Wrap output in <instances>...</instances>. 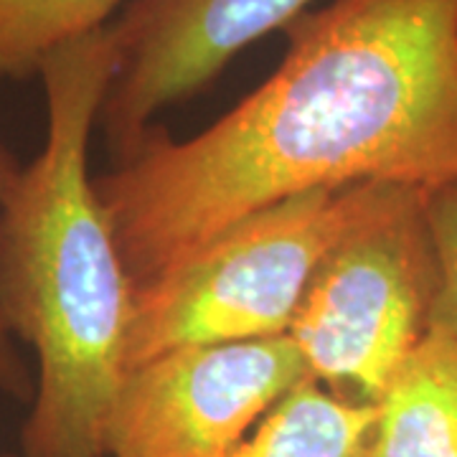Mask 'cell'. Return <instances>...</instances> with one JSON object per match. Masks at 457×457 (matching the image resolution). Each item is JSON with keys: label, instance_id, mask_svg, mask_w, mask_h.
Segmentation results:
<instances>
[{"label": "cell", "instance_id": "cell-3", "mask_svg": "<svg viewBox=\"0 0 457 457\" xmlns=\"http://www.w3.org/2000/svg\"><path fill=\"white\" fill-rule=\"evenodd\" d=\"M371 188L305 191L246 213L135 285L128 369L191 345L287 336L315 270Z\"/></svg>", "mask_w": 457, "mask_h": 457}, {"label": "cell", "instance_id": "cell-6", "mask_svg": "<svg viewBox=\"0 0 457 457\" xmlns=\"http://www.w3.org/2000/svg\"><path fill=\"white\" fill-rule=\"evenodd\" d=\"M312 0H132L110 23L120 69L99 120L117 158L153 117L194 97L246 46L285 31Z\"/></svg>", "mask_w": 457, "mask_h": 457}, {"label": "cell", "instance_id": "cell-9", "mask_svg": "<svg viewBox=\"0 0 457 457\" xmlns=\"http://www.w3.org/2000/svg\"><path fill=\"white\" fill-rule=\"evenodd\" d=\"M125 0H0V77L38 74L51 51L107 29Z\"/></svg>", "mask_w": 457, "mask_h": 457}, {"label": "cell", "instance_id": "cell-4", "mask_svg": "<svg viewBox=\"0 0 457 457\" xmlns=\"http://www.w3.org/2000/svg\"><path fill=\"white\" fill-rule=\"evenodd\" d=\"M437 287L427 191L374 183L363 212L315 270L287 330L308 378L374 407L429 333Z\"/></svg>", "mask_w": 457, "mask_h": 457}, {"label": "cell", "instance_id": "cell-12", "mask_svg": "<svg viewBox=\"0 0 457 457\" xmlns=\"http://www.w3.org/2000/svg\"><path fill=\"white\" fill-rule=\"evenodd\" d=\"M0 457H23V455H21V453H18V455H0Z\"/></svg>", "mask_w": 457, "mask_h": 457}, {"label": "cell", "instance_id": "cell-10", "mask_svg": "<svg viewBox=\"0 0 457 457\" xmlns=\"http://www.w3.org/2000/svg\"><path fill=\"white\" fill-rule=\"evenodd\" d=\"M427 216L440 264V287L429 330L435 328L457 338V180L427 191Z\"/></svg>", "mask_w": 457, "mask_h": 457}, {"label": "cell", "instance_id": "cell-2", "mask_svg": "<svg viewBox=\"0 0 457 457\" xmlns=\"http://www.w3.org/2000/svg\"><path fill=\"white\" fill-rule=\"evenodd\" d=\"M117 69L110 26L44 59L46 140L0 216V315L36 356L23 457H104L128 371L135 282L89 179V140Z\"/></svg>", "mask_w": 457, "mask_h": 457}, {"label": "cell", "instance_id": "cell-1", "mask_svg": "<svg viewBox=\"0 0 457 457\" xmlns=\"http://www.w3.org/2000/svg\"><path fill=\"white\" fill-rule=\"evenodd\" d=\"M285 59L188 140L150 130L95 180L135 285L305 191L457 180V0H330Z\"/></svg>", "mask_w": 457, "mask_h": 457}, {"label": "cell", "instance_id": "cell-5", "mask_svg": "<svg viewBox=\"0 0 457 457\" xmlns=\"http://www.w3.org/2000/svg\"><path fill=\"white\" fill-rule=\"evenodd\" d=\"M305 378L290 336L161 353L122 376L104 457H227Z\"/></svg>", "mask_w": 457, "mask_h": 457}, {"label": "cell", "instance_id": "cell-7", "mask_svg": "<svg viewBox=\"0 0 457 457\" xmlns=\"http://www.w3.org/2000/svg\"><path fill=\"white\" fill-rule=\"evenodd\" d=\"M366 457H457V338L429 330L378 396Z\"/></svg>", "mask_w": 457, "mask_h": 457}, {"label": "cell", "instance_id": "cell-11", "mask_svg": "<svg viewBox=\"0 0 457 457\" xmlns=\"http://www.w3.org/2000/svg\"><path fill=\"white\" fill-rule=\"evenodd\" d=\"M18 170L21 165L16 163L13 153L0 143V216H3V206H5V198ZM0 392L11 394L16 399H31L33 394V378L16 351V341L11 338L8 328L3 323V315H0Z\"/></svg>", "mask_w": 457, "mask_h": 457}, {"label": "cell", "instance_id": "cell-8", "mask_svg": "<svg viewBox=\"0 0 457 457\" xmlns=\"http://www.w3.org/2000/svg\"><path fill=\"white\" fill-rule=\"evenodd\" d=\"M376 407L305 378L227 457H366Z\"/></svg>", "mask_w": 457, "mask_h": 457}]
</instances>
